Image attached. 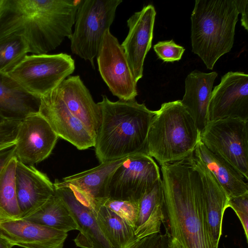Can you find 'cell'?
I'll return each mask as SVG.
<instances>
[{"label":"cell","instance_id":"obj_1","mask_svg":"<svg viewBox=\"0 0 248 248\" xmlns=\"http://www.w3.org/2000/svg\"><path fill=\"white\" fill-rule=\"evenodd\" d=\"M160 166L171 238L182 248H218L209 229L202 181L193 154Z\"/></svg>","mask_w":248,"mask_h":248},{"label":"cell","instance_id":"obj_2","mask_svg":"<svg viewBox=\"0 0 248 248\" xmlns=\"http://www.w3.org/2000/svg\"><path fill=\"white\" fill-rule=\"evenodd\" d=\"M81 0H3L0 39L23 36L33 54H46L70 39Z\"/></svg>","mask_w":248,"mask_h":248},{"label":"cell","instance_id":"obj_3","mask_svg":"<svg viewBox=\"0 0 248 248\" xmlns=\"http://www.w3.org/2000/svg\"><path fill=\"white\" fill-rule=\"evenodd\" d=\"M97 104L101 120L94 147L99 162L145 153L148 133L155 111L135 99L113 102L103 95Z\"/></svg>","mask_w":248,"mask_h":248},{"label":"cell","instance_id":"obj_4","mask_svg":"<svg viewBox=\"0 0 248 248\" xmlns=\"http://www.w3.org/2000/svg\"><path fill=\"white\" fill-rule=\"evenodd\" d=\"M200 132L181 100L162 104L150 124L145 154L162 165L189 157L200 141Z\"/></svg>","mask_w":248,"mask_h":248},{"label":"cell","instance_id":"obj_5","mask_svg":"<svg viewBox=\"0 0 248 248\" xmlns=\"http://www.w3.org/2000/svg\"><path fill=\"white\" fill-rule=\"evenodd\" d=\"M239 13L234 0H196L191 16L192 52L208 69L231 51Z\"/></svg>","mask_w":248,"mask_h":248},{"label":"cell","instance_id":"obj_6","mask_svg":"<svg viewBox=\"0 0 248 248\" xmlns=\"http://www.w3.org/2000/svg\"><path fill=\"white\" fill-rule=\"evenodd\" d=\"M122 0H81L74 30L70 38L72 52L89 61L95 69L97 57L106 31L112 24Z\"/></svg>","mask_w":248,"mask_h":248},{"label":"cell","instance_id":"obj_7","mask_svg":"<svg viewBox=\"0 0 248 248\" xmlns=\"http://www.w3.org/2000/svg\"><path fill=\"white\" fill-rule=\"evenodd\" d=\"M75 69V61L66 53L27 55L8 74L29 93L42 97L50 93Z\"/></svg>","mask_w":248,"mask_h":248},{"label":"cell","instance_id":"obj_8","mask_svg":"<svg viewBox=\"0 0 248 248\" xmlns=\"http://www.w3.org/2000/svg\"><path fill=\"white\" fill-rule=\"evenodd\" d=\"M200 140L248 180V120L227 118L209 122Z\"/></svg>","mask_w":248,"mask_h":248},{"label":"cell","instance_id":"obj_9","mask_svg":"<svg viewBox=\"0 0 248 248\" xmlns=\"http://www.w3.org/2000/svg\"><path fill=\"white\" fill-rule=\"evenodd\" d=\"M160 179L159 169L153 158L143 153L130 155L110 176L108 198L138 202Z\"/></svg>","mask_w":248,"mask_h":248},{"label":"cell","instance_id":"obj_10","mask_svg":"<svg viewBox=\"0 0 248 248\" xmlns=\"http://www.w3.org/2000/svg\"><path fill=\"white\" fill-rule=\"evenodd\" d=\"M100 75L109 91L119 100L135 99L137 82L118 39L108 30L97 55Z\"/></svg>","mask_w":248,"mask_h":248},{"label":"cell","instance_id":"obj_11","mask_svg":"<svg viewBox=\"0 0 248 248\" xmlns=\"http://www.w3.org/2000/svg\"><path fill=\"white\" fill-rule=\"evenodd\" d=\"M208 121L232 118L248 120V75L229 72L212 91Z\"/></svg>","mask_w":248,"mask_h":248},{"label":"cell","instance_id":"obj_12","mask_svg":"<svg viewBox=\"0 0 248 248\" xmlns=\"http://www.w3.org/2000/svg\"><path fill=\"white\" fill-rule=\"evenodd\" d=\"M59 137L38 112L21 120L15 143V156L28 166L39 163L51 154Z\"/></svg>","mask_w":248,"mask_h":248},{"label":"cell","instance_id":"obj_13","mask_svg":"<svg viewBox=\"0 0 248 248\" xmlns=\"http://www.w3.org/2000/svg\"><path fill=\"white\" fill-rule=\"evenodd\" d=\"M38 113L59 138L68 141L78 149L94 147L95 139L91 133L53 91L41 97Z\"/></svg>","mask_w":248,"mask_h":248},{"label":"cell","instance_id":"obj_14","mask_svg":"<svg viewBox=\"0 0 248 248\" xmlns=\"http://www.w3.org/2000/svg\"><path fill=\"white\" fill-rule=\"evenodd\" d=\"M156 12L149 4L127 20L128 33L121 46L136 82L143 76L145 57L152 46Z\"/></svg>","mask_w":248,"mask_h":248},{"label":"cell","instance_id":"obj_15","mask_svg":"<svg viewBox=\"0 0 248 248\" xmlns=\"http://www.w3.org/2000/svg\"><path fill=\"white\" fill-rule=\"evenodd\" d=\"M53 91L70 112L83 124L95 140L101 123V110L80 77L69 76Z\"/></svg>","mask_w":248,"mask_h":248},{"label":"cell","instance_id":"obj_16","mask_svg":"<svg viewBox=\"0 0 248 248\" xmlns=\"http://www.w3.org/2000/svg\"><path fill=\"white\" fill-rule=\"evenodd\" d=\"M15 181L21 218L39 209L55 192L53 183L46 174L33 166L26 165L18 161Z\"/></svg>","mask_w":248,"mask_h":248},{"label":"cell","instance_id":"obj_17","mask_svg":"<svg viewBox=\"0 0 248 248\" xmlns=\"http://www.w3.org/2000/svg\"><path fill=\"white\" fill-rule=\"evenodd\" d=\"M12 244L23 248H63L67 232L23 219L0 222Z\"/></svg>","mask_w":248,"mask_h":248},{"label":"cell","instance_id":"obj_18","mask_svg":"<svg viewBox=\"0 0 248 248\" xmlns=\"http://www.w3.org/2000/svg\"><path fill=\"white\" fill-rule=\"evenodd\" d=\"M53 185L55 193L78 227L79 232L74 239L76 246L81 248H113L99 227L93 212L77 198L72 189Z\"/></svg>","mask_w":248,"mask_h":248},{"label":"cell","instance_id":"obj_19","mask_svg":"<svg viewBox=\"0 0 248 248\" xmlns=\"http://www.w3.org/2000/svg\"><path fill=\"white\" fill-rule=\"evenodd\" d=\"M128 156L101 163L96 167L65 177L62 181L55 180L54 184L75 188L90 203L99 202L108 198V185L109 178Z\"/></svg>","mask_w":248,"mask_h":248},{"label":"cell","instance_id":"obj_20","mask_svg":"<svg viewBox=\"0 0 248 248\" xmlns=\"http://www.w3.org/2000/svg\"><path fill=\"white\" fill-rule=\"evenodd\" d=\"M216 72L209 73L195 70L185 79V93L181 102L195 121L200 133L208 121V107Z\"/></svg>","mask_w":248,"mask_h":248},{"label":"cell","instance_id":"obj_21","mask_svg":"<svg viewBox=\"0 0 248 248\" xmlns=\"http://www.w3.org/2000/svg\"><path fill=\"white\" fill-rule=\"evenodd\" d=\"M194 165L202 181L207 222L210 234L218 245L222 234L223 215L229 198L209 170L193 155Z\"/></svg>","mask_w":248,"mask_h":248},{"label":"cell","instance_id":"obj_22","mask_svg":"<svg viewBox=\"0 0 248 248\" xmlns=\"http://www.w3.org/2000/svg\"><path fill=\"white\" fill-rule=\"evenodd\" d=\"M40 101L8 74L0 72V116L2 118L22 120L38 112Z\"/></svg>","mask_w":248,"mask_h":248},{"label":"cell","instance_id":"obj_23","mask_svg":"<svg viewBox=\"0 0 248 248\" xmlns=\"http://www.w3.org/2000/svg\"><path fill=\"white\" fill-rule=\"evenodd\" d=\"M193 155L212 173L229 198L248 193L247 181L243 175L226 160L210 152L201 140Z\"/></svg>","mask_w":248,"mask_h":248},{"label":"cell","instance_id":"obj_24","mask_svg":"<svg viewBox=\"0 0 248 248\" xmlns=\"http://www.w3.org/2000/svg\"><path fill=\"white\" fill-rule=\"evenodd\" d=\"M135 226L138 239L159 232L165 221L164 189L162 179L158 180L140 198Z\"/></svg>","mask_w":248,"mask_h":248},{"label":"cell","instance_id":"obj_25","mask_svg":"<svg viewBox=\"0 0 248 248\" xmlns=\"http://www.w3.org/2000/svg\"><path fill=\"white\" fill-rule=\"evenodd\" d=\"M102 232L113 248H128L138 239L127 222L100 204L93 213Z\"/></svg>","mask_w":248,"mask_h":248},{"label":"cell","instance_id":"obj_26","mask_svg":"<svg viewBox=\"0 0 248 248\" xmlns=\"http://www.w3.org/2000/svg\"><path fill=\"white\" fill-rule=\"evenodd\" d=\"M21 219L68 232L78 227L61 198L55 193L39 209Z\"/></svg>","mask_w":248,"mask_h":248},{"label":"cell","instance_id":"obj_27","mask_svg":"<svg viewBox=\"0 0 248 248\" xmlns=\"http://www.w3.org/2000/svg\"><path fill=\"white\" fill-rule=\"evenodd\" d=\"M17 159L13 156L0 173V222L22 217L16 191L15 174Z\"/></svg>","mask_w":248,"mask_h":248},{"label":"cell","instance_id":"obj_28","mask_svg":"<svg viewBox=\"0 0 248 248\" xmlns=\"http://www.w3.org/2000/svg\"><path fill=\"white\" fill-rule=\"evenodd\" d=\"M29 53L24 38L11 34L0 39V72L9 74L20 63Z\"/></svg>","mask_w":248,"mask_h":248},{"label":"cell","instance_id":"obj_29","mask_svg":"<svg viewBox=\"0 0 248 248\" xmlns=\"http://www.w3.org/2000/svg\"><path fill=\"white\" fill-rule=\"evenodd\" d=\"M100 204L115 213L135 229L138 214L137 202L108 198L102 200Z\"/></svg>","mask_w":248,"mask_h":248},{"label":"cell","instance_id":"obj_30","mask_svg":"<svg viewBox=\"0 0 248 248\" xmlns=\"http://www.w3.org/2000/svg\"><path fill=\"white\" fill-rule=\"evenodd\" d=\"M154 49L159 59L164 62L179 61L185 49L172 40L160 41L154 46Z\"/></svg>","mask_w":248,"mask_h":248},{"label":"cell","instance_id":"obj_31","mask_svg":"<svg viewBox=\"0 0 248 248\" xmlns=\"http://www.w3.org/2000/svg\"><path fill=\"white\" fill-rule=\"evenodd\" d=\"M171 237L168 231L160 232L139 239L128 248H169Z\"/></svg>","mask_w":248,"mask_h":248},{"label":"cell","instance_id":"obj_32","mask_svg":"<svg viewBox=\"0 0 248 248\" xmlns=\"http://www.w3.org/2000/svg\"><path fill=\"white\" fill-rule=\"evenodd\" d=\"M228 207L232 208L239 219L247 241L248 240V193L229 198Z\"/></svg>","mask_w":248,"mask_h":248},{"label":"cell","instance_id":"obj_33","mask_svg":"<svg viewBox=\"0 0 248 248\" xmlns=\"http://www.w3.org/2000/svg\"><path fill=\"white\" fill-rule=\"evenodd\" d=\"M21 122L4 119L0 122V146L15 144Z\"/></svg>","mask_w":248,"mask_h":248},{"label":"cell","instance_id":"obj_34","mask_svg":"<svg viewBox=\"0 0 248 248\" xmlns=\"http://www.w3.org/2000/svg\"><path fill=\"white\" fill-rule=\"evenodd\" d=\"M238 13H241L242 26L247 30H248V0H234Z\"/></svg>","mask_w":248,"mask_h":248},{"label":"cell","instance_id":"obj_35","mask_svg":"<svg viewBox=\"0 0 248 248\" xmlns=\"http://www.w3.org/2000/svg\"><path fill=\"white\" fill-rule=\"evenodd\" d=\"M15 144L0 150V173L8 162L15 156Z\"/></svg>","mask_w":248,"mask_h":248},{"label":"cell","instance_id":"obj_36","mask_svg":"<svg viewBox=\"0 0 248 248\" xmlns=\"http://www.w3.org/2000/svg\"><path fill=\"white\" fill-rule=\"evenodd\" d=\"M14 246L0 230V248H12Z\"/></svg>","mask_w":248,"mask_h":248},{"label":"cell","instance_id":"obj_37","mask_svg":"<svg viewBox=\"0 0 248 248\" xmlns=\"http://www.w3.org/2000/svg\"><path fill=\"white\" fill-rule=\"evenodd\" d=\"M169 248H182L179 242L174 238H172L170 241Z\"/></svg>","mask_w":248,"mask_h":248},{"label":"cell","instance_id":"obj_38","mask_svg":"<svg viewBox=\"0 0 248 248\" xmlns=\"http://www.w3.org/2000/svg\"><path fill=\"white\" fill-rule=\"evenodd\" d=\"M12 145L0 146V150Z\"/></svg>","mask_w":248,"mask_h":248},{"label":"cell","instance_id":"obj_39","mask_svg":"<svg viewBox=\"0 0 248 248\" xmlns=\"http://www.w3.org/2000/svg\"><path fill=\"white\" fill-rule=\"evenodd\" d=\"M5 119H4L3 118H2L1 116H0V122L1 121H2L3 120H4Z\"/></svg>","mask_w":248,"mask_h":248},{"label":"cell","instance_id":"obj_40","mask_svg":"<svg viewBox=\"0 0 248 248\" xmlns=\"http://www.w3.org/2000/svg\"><path fill=\"white\" fill-rule=\"evenodd\" d=\"M2 2H3V0H0V8L2 5Z\"/></svg>","mask_w":248,"mask_h":248}]
</instances>
